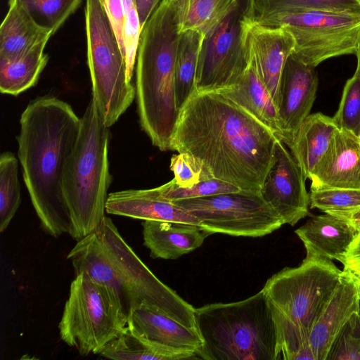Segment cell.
<instances>
[{
	"instance_id": "1",
	"label": "cell",
	"mask_w": 360,
	"mask_h": 360,
	"mask_svg": "<svg viewBox=\"0 0 360 360\" xmlns=\"http://www.w3.org/2000/svg\"><path fill=\"white\" fill-rule=\"evenodd\" d=\"M278 140L220 93L194 91L180 110L169 150L193 156L214 179L260 192Z\"/></svg>"
},
{
	"instance_id": "2",
	"label": "cell",
	"mask_w": 360,
	"mask_h": 360,
	"mask_svg": "<svg viewBox=\"0 0 360 360\" xmlns=\"http://www.w3.org/2000/svg\"><path fill=\"white\" fill-rule=\"evenodd\" d=\"M20 126L18 157L41 226L53 238L69 233L71 219L62 181L78 139L81 117L65 101L44 96L29 103Z\"/></svg>"
},
{
	"instance_id": "3",
	"label": "cell",
	"mask_w": 360,
	"mask_h": 360,
	"mask_svg": "<svg viewBox=\"0 0 360 360\" xmlns=\"http://www.w3.org/2000/svg\"><path fill=\"white\" fill-rule=\"evenodd\" d=\"M75 276L82 274L112 287L129 316L143 302L197 329L195 309L160 281L125 242L112 221L105 216L98 228L78 240L68 253Z\"/></svg>"
},
{
	"instance_id": "4",
	"label": "cell",
	"mask_w": 360,
	"mask_h": 360,
	"mask_svg": "<svg viewBox=\"0 0 360 360\" xmlns=\"http://www.w3.org/2000/svg\"><path fill=\"white\" fill-rule=\"evenodd\" d=\"M342 272L330 259L307 255L300 266L284 268L267 280L262 289L276 323V360H315L311 330Z\"/></svg>"
},
{
	"instance_id": "5",
	"label": "cell",
	"mask_w": 360,
	"mask_h": 360,
	"mask_svg": "<svg viewBox=\"0 0 360 360\" xmlns=\"http://www.w3.org/2000/svg\"><path fill=\"white\" fill-rule=\"evenodd\" d=\"M174 15L158 13L143 26L137 51L136 99L139 123L152 144L169 150L180 110L175 92V62L181 37Z\"/></svg>"
},
{
	"instance_id": "6",
	"label": "cell",
	"mask_w": 360,
	"mask_h": 360,
	"mask_svg": "<svg viewBox=\"0 0 360 360\" xmlns=\"http://www.w3.org/2000/svg\"><path fill=\"white\" fill-rule=\"evenodd\" d=\"M205 360H276L277 332L269 300L262 289L235 302L195 309Z\"/></svg>"
},
{
	"instance_id": "7",
	"label": "cell",
	"mask_w": 360,
	"mask_h": 360,
	"mask_svg": "<svg viewBox=\"0 0 360 360\" xmlns=\"http://www.w3.org/2000/svg\"><path fill=\"white\" fill-rule=\"evenodd\" d=\"M110 139L109 127L104 124L91 99L81 117L78 139L62 181L71 219L69 234L77 241L94 232L105 217L112 182Z\"/></svg>"
},
{
	"instance_id": "8",
	"label": "cell",
	"mask_w": 360,
	"mask_h": 360,
	"mask_svg": "<svg viewBox=\"0 0 360 360\" xmlns=\"http://www.w3.org/2000/svg\"><path fill=\"white\" fill-rule=\"evenodd\" d=\"M127 323L128 316L112 287L82 274L75 276L58 323L65 344L82 356L97 354Z\"/></svg>"
},
{
	"instance_id": "9",
	"label": "cell",
	"mask_w": 360,
	"mask_h": 360,
	"mask_svg": "<svg viewBox=\"0 0 360 360\" xmlns=\"http://www.w3.org/2000/svg\"><path fill=\"white\" fill-rule=\"evenodd\" d=\"M85 22L91 99L110 128L133 103L136 89L127 79L125 58L103 0L86 1Z\"/></svg>"
},
{
	"instance_id": "10",
	"label": "cell",
	"mask_w": 360,
	"mask_h": 360,
	"mask_svg": "<svg viewBox=\"0 0 360 360\" xmlns=\"http://www.w3.org/2000/svg\"><path fill=\"white\" fill-rule=\"evenodd\" d=\"M254 21V0H238L205 34L198 56L195 91H215L240 80L251 60L249 31Z\"/></svg>"
},
{
	"instance_id": "11",
	"label": "cell",
	"mask_w": 360,
	"mask_h": 360,
	"mask_svg": "<svg viewBox=\"0 0 360 360\" xmlns=\"http://www.w3.org/2000/svg\"><path fill=\"white\" fill-rule=\"evenodd\" d=\"M255 21L287 29L295 41L292 54L314 68L330 58L356 54L360 43V13L295 12Z\"/></svg>"
},
{
	"instance_id": "12",
	"label": "cell",
	"mask_w": 360,
	"mask_h": 360,
	"mask_svg": "<svg viewBox=\"0 0 360 360\" xmlns=\"http://www.w3.org/2000/svg\"><path fill=\"white\" fill-rule=\"evenodd\" d=\"M172 202L195 217L212 234L261 237L284 224L259 191L240 190Z\"/></svg>"
},
{
	"instance_id": "13",
	"label": "cell",
	"mask_w": 360,
	"mask_h": 360,
	"mask_svg": "<svg viewBox=\"0 0 360 360\" xmlns=\"http://www.w3.org/2000/svg\"><path fill=\"white\" fill-rule=\"evenodd\" d=\"M306 179L292 154L278 140L273 163L260 193L284 224L294 226L309 214L310 200L306 189Z\"/></svg>"
},
{
	"instance_id": "14",
	"label": "cell",
	"mask_w": 360,
	"mask_h": 360,
	"mask_svg": "<svg viewBox=\"0 0 360 360\" xmlns=\"http://www.w3.org/2000/svg\"><path fill=\"white\" fill-rule=\"evenodd\" d=\"M319 86L315 68L291 54L281 77L277 108L281 141L288 145L304 120L310 115Z\"/></svg>"
},
{
	"instance_id": "15",
	"label": "cell",
	"mask_w": 360,
	"mask_h": 360,
	"mask_svg": "<svg viewBox=\"0 0 360 360\" xmlns=\"http://www.w3.org/2000/svg\"><path fill=\"white\" fill-rule=\"evenodd\" d=\"M360 279L343 270L339 282L309 335L315 360H326L333 345L352 319L359 310Z\"/></svg>"
},
{
	"instance_id": "16",
	"label": "cell",
	"mask_w": 360,
	"mask_h": 360,
	"mask_svg": "<svg viewBox=\"0 0 360 360\" xmlns=\"http://www.w3.org/2000/svg\"><path fill=\"white\" fill-rule=\"evenodd\" d=\"M127 325L178 359H198L202 340L198 329L181 324L155 305L143 302L131 311Z\"/></svg>"
},
{
	"instance_id": "17",
	"label": "cell",
	"mask_w": 360,
	"mask_h": 360,
	"mask_svg": "<svg viewBox=\"0 0 360 360\" xmlns=\"http://www.w3.org/2000/svg\"><path fill=\"white\" fill-rule=\"evenodd\" d=\"M309 179L311 190L360 189V138L349 131L337 129Z\"/></svg>"
},
{
	"instance_id": "18",
	"label": "cell",
	"mask_w": 360,
	"mask_h": 360,
	"mask_svg": "<svg viewBox=\"0 0 360 360\" xmlns=\"http://www.w3.org/2000/svg\"><path fill=\"white\" fill-rule=\"evenodd\" d=\"M249 44L259 77L278 108L281 77L293 52L295 39L283 27H269L254 21L249 31Z\"/></svg>"
},
{
	"instance_id": "19",
	"label": "cell",
	"mask_w": 360,
	"mask_h": 360,
	"mask_svg": "<svg viewBox=\"0 0 360 360\" xmlns=\"http://www.w3.org/2000/svg\"><path fill=\"white\" fill-rule=\"evenodd\" d=\"M360 231L349 219L325 213L314 216L295 231L307 255L344 262L345 254Z\"/></svg>"
},
{
	"instance_id": "20",
	"label": "cell",
	"mask_w": 360,
	"mask_h": 360,
	"mask_svg": "<svg viewBox=\"0 0 360 360\" xmlns=\"http://www.w3.org/2000/svg\"><path fill=\"white\" fill-rule=\"evenodd\" d=\"M108 214L141 220H157L199 225L198 220L183 208L159 197L150 189H127L108 194Z\"/></svg>"
},
{
	"instance_id": "21",
	"label": "cell",
	"mask_w": 360,
	"mask_h": 360,
	"mask_svg": "<svg viewBox=\"0 0 360 360\" xmlns=\"http://www.w3.org/2000/svg\"><path fill=\"white\" fill-rule=\"evenodd\" d=\"M142 226L143 245L153 259H177L200 247L212 234L199 225L181 222L145 220Z\"/></svg>"
},
{
	"instance_id": "22",
	"label": "cell",
	"mask_w": 360,
	"mask_h": 360,
	"mask_svg": "<svg viewBox=\"0 0 360 360\" xmlns=\"http://www.w3.org/2000/svg\"><path fill=\"white\" fill-rule=\"evenodd\" d=\"M53 32L39 25L20 0H9L0 27V60L16 58L47 41Z\"/></svg>"
},
{
	"instance_id": "23",
	"label": "cell",
	"mask_w": 360,
	"mask_h": 360,
	"mask_svg": "<svg viewBox=\"0 0 360 360\" xmlns=\"http://www.w3.org/2000/svg\"><path fill=\"white\" fill-rule=\"evenodd\" d=\"M337 129L333 117L319 112L307 116L296 131L288 146L306 179L327 150Z\"/></svg>"
},
{
	"instance_id": "24",
	"label": "cell",
	"mask_w": 360,
	"mask_h": 360,
	"mask_svg": "<svg viewBox=\"0 0 360 360\" xmlns=\"http://www.w3.org/2000/svg\"><path fill=\"white\" fill-rule=\"evenodd\" d=\"M215 91L246 110L271 129L281 141L277 108L259 77L252 54L249 66L240 80L233 86Z\"/></svg>"
},
{
	"instance_id": "25",
	"label": "cell",
	"mask_w": 360,
	"mask_h": 360,
	"mask_svg": "<svg viewBox=\"0 0 360 360\" xmlns=\"http://www.w3.org/2000/svg\"><path fill=\"white\" fill-rule=\"evenodd\" d=\"M46 44L40 43L16 58L0 60L1 94L18 96L37 84L49 61Z\"/></svg>"
},
{
	"instance_id": "26",
	"label": "cell",
	"mask_w": 360,
	"mask_h": 360,
	"mask_svg": "<svg viewBox=\"0 0 360 360\" xmlns=\"http://www.w3.org/2000/svg\"><path fill=\"white\" fill-rule=\"evenodd\" d=\"M205 35L191 30L181 34L175 62V92L179 110L195 91L198 56Z\"/></svg>"
},
{
	"instance_id": "27",
	"label": "cell",
	"mask_w": 360,
	"mask_h": 360,
	"mask_svg": "<svg viewBox=\"0 0 360 360\" xmlns=\"http://www.w3.org/2000/svg\"><path fill=\"white\" fill-rule=\"evenodd\" d=\"M116 360H177L178 358L145 338L128 325L97 353Z\"/></svg>"
},
{
	"instance_id": "28",
	"label": "cell",
	"mask_w": 360,
	"mask_h": 360,
	"mask_svg": "<svg viewBox=\"0 0 360 360\" xmlns=\"http://www.w3.org/2000/svg\"><path fill=\"white\" fill-rule=\"evenodd\" d=\"M255 20L272 15L333 11L360 13V0H254Z\"/></svg>"
},
{
	"instance_id": "29",
	"label": "cell",
	"mask_w": 360,
	"mask_h": 360,
	"mask_svg": "<svg viewBox=\"0 0 360 360\" xmlns=\"http://www.w3.org/2000/svg\"><path fill=\"white\" fill-rule=\"evenodd\" d=\"M238 0H186L183 11L181 33L197 30L207 33L218 25Z\"/></svg>"
},
{
	"instance_id": "30",
	"label": "cell",
	"mask_w": 360,
	"mask_h": 360,
	"mask_svg": "<svg viewBox=\"0 0 360 360\" xmlns=\"http://www.w3.org/2000/svg\"><path fill=\"white\" fill-rule=\"evenodd\" d=\"M18 161L9 151L0 156V231L8 226L21 203Z\"/></svg>"
},
{
	"instance_id": "31",
	"label": "cell",
	"mask_w": 360,
	"mask_h": 360,
	"mask_svg": "<svg viewBox=\"0 0 360 360\" xmlns=\"http://www.w3.org/2000/svg\"><path fill=\"white\" fill-rule=\"evenodd\" d=\"M310 208L349 219L360 207V189L325 188L311 190Z\"/></svg>"
},
{
	"instance_id": "32",
	"label": "cell",
	"mask_w": 360,
	"mask_h": 360,
	"mask_svg": "<svg viewBox=\"0 0 360 360\" xmlns=\"http://www.w3.org/2000/svg\"><path fill=\"white\" fill-rule=\"evenodd\" d=\"M34 20L53 34L76 11L81 0H20Z\"/></svg>"
},
{
	"instance_id": "33",
	"label": "cell",
	"mask_w": 360,
	"mask_h": 360,
	"mask_svg": "<svg viewBox=\"0 0 360 360\" xmlns=\"http://www.w3.org/2000/svg\"><path fill=\"white\" fill-rule=\"evenodd\" d=\"M333 120L340 129L349 131L360 138V68L346 82L341 100Z\"/></svg>"
},
{
	"instance_id": "34",
	"label": "cell",
	"mask_w": 360,
	"mask_h": 360,
	"mask_svg": "<svg viewBox=\"0 0 360 360\" xmlns=\"http://www.w3.org/2000/svg\"><path fill=\"white\" fill-rule=\"evenodd\" d=\"M153 189L159 197L170 202L236 192L241 190L236 186L217 179L202 181L190 187L181 186L173 179Z\"/></svg>"
},
{
	"instance_id": "35",
	"label": "cell",
	"mask_w": 360,
	"mask_h": 360,
	"mask_svg": "<svg viewBox=\"0 0 360 360\" xmlns=\"http://www.w3.org/2000/svg\"><path fill=\"white\" fill-rule=\"evenodd\" d=\"M126 14L123 30L127 77L131 82L141 37V27L134 0H123Z\"/></svg>"
},
{
	"instance_id": "36",
	"label": "cell",
	"mask_w": 360,
	"mask_h": 360,
	"mask_svg": "<svg viewBox=\"0 0 360 360\" xmlns=\"http://www.w3.org/2000/svg\"><path fill=\"white\" fill-rule=\"evenodd\" d=\"M169 168L174 174L175 182L184 187L214 179L198 160L186 153L174 155L170 160Z\"/></svg>"
},
{
	"instance_id": "37",
	"label": "cell",
	"mask_w": 360,
	"mask_h": 360,
	"mask_svg": "<svg viewBox=\"0 0 360 360\" xmlns=\"http://www.w3.org/2000/svg\"><path fill=\"white\" fill-rule=\"evenodd\" d=\"M333 345L327 359L360 360V333H356V316L350 320Z\"/></svg>"
},
{
	"instance_id": "38",
	"label": "cell",
	"mask_w": 360,
	"mask_h": 360,
	"mask_svg": "<svg viewBox=\"0 0 360 360\" xmlns=\"http://www.w3.org/2000/svg\"><path fill=\"white\" fill-rule=\"evenodd\" d=\"M110 23L124 56L123 30L125 19V6L123 0H103Z\"/></svg>"
},
{
	"instance_id": "39",
	"label": "cell",
	"mask_w": 360,
	"mask_h": 360,
	"mask_svg": "<svg viewBox=\"0 0 360 360\" xmlns=\"http://www.w3.org/2000/svg\"><path fill=\"white\" fill-rule=\"evenodd\" d=\"M345 271H348L360 279V231L350 244L342 263Z\"/></svg>"
},
{
	"instance_id": "40",
	"label": "cell",
	"mask_w": 360,
	"mask_h": 360,
	"mask_svg": "<svg viewBox=\"0 0 360 360\" xmlns=\"http://www.w3.org/2000/svg\"><path fill=\"white\" fill-rule=\"evenodd\" d=\"M141 30L162 0H134Z\"/></svg>"
},
{
	"instance_id": "41",
	"label": "cell",
	"mask_w": 360,
	"mask_h": 360,
	"mask_svg": "<svg viewBox=\"0 0 360 360\" xmlns=\"http://www.w3.org/2000/svg\"><path fill=\"white\" fill-rule=\"evenodd\" d=\"M349 220L356 226L360 228V207L354 211L349 217Z\"/></svg>"
},
{
	"instance_id": "42",
	"label": "cell",
	"mask_w": 360,
	"mask_h": 360,
	"mask_svg": "<svg viewBox=\"0 0 360 360\" xmlns=\"http://www.w3.org/2000/svg\"><path fill=\"white\" fill-rule=\"evenodd\" d=\"M356 58H357V65L360 68V43L359 44L357 51L356 52Z\"/></svg>"
},
{
	"instance_id": "43",
	"label": "cell",
	"mask_w": 360,
	"mask_h": 360,
	"mask_svg": "<svg viewBox=\"0 0 360 360\" xmlns=\"http://www.w3.org/2000/svg\"><path fill=\"white\" fill-rule=\"evenodd\" d=\"M356 321H357V323H358L359 328V330H360V302H359V313H358V314L356 315Z\"/></svg>"
}]
</instances>
